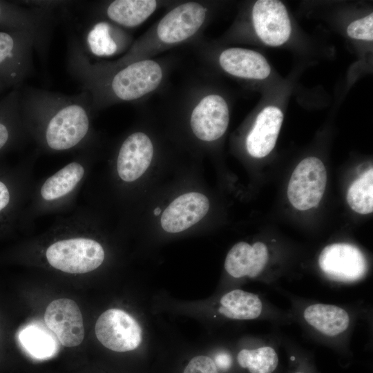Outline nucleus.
<instances>
[{"label": "nucleus", "instance_id": "f257e3e1", "mask_svg": "<svg viewBox=\"0 0 373 373\" xmlns=\"http://www.w3.org/2000/svg\"><path fill=\"white\" fill-rule=\"evenodd\" d=\"M67 69L89 94L93 113L147 97L159 88L166 75L164 66L150 58L120 66L93 62L75 37L68 42Z\"/></svg>", "mask_w": 373, "mask_h": 373}, {"label": "nucleus", "instance_id": "f03ea898", "mask_svg": "<svg viewBox=\"0 0 373 373\" xmlns=\"http://www.w3.org/2000/svg\"><path fill=\"white\" fill-rule=\"evenodd\" d=\"M19 90L23 126L47 149L66 151L86 142L93 113L86 91L65 95L30 86Z\"/></svg>", "mask_w": 373, "mask_h": 373}, {"label": "nucleus", "instance_id": "7ed1b4c3", "mask_svg": "<svg viewBox=\"0 0 373 373\" xmlns=\"http://www.w3.org/2000/svg\"><path fill=\"white\" fill-rule=\"evenodd\" d=\"M209 15L204 3L186 1L170 10L139 37L120 58L106 61L120 66L151 56L192 39L203 29Z\"/></svg>", "mask_w": 373, "mask_h": 373}, {"label": "nucleus", "instance_id": "20e7f679", "mask_svg": "<svg viewBox=\"0 0 373 373\" xmlns=\"http://www.w3.org/2000/svg\"><path fill=\"white\" fill-rule=\"evenodd\" d=\"M35 39L29 33L0 30V82L6 88L20 89L32 74Z\"/></svg>", "mask_w": 373, "mask_h": 373}, {"label": "nucleus", "instance_id": "39448f33", "mask_svg": "<svg viewBox=\"0 0 373 373\" xmlns=\"http://www.w3.org/2000/svg\"><path fill=\"white\" fill-rule=\"evenodd\" d=\"M105 254L101 244L87 237H73L52 243L46 251L50 266L68 274H85L98 268Z\"/></svg>", "mask_w": 373, "mask_h": 373}, {"label": "nucleus", "instance_id": "423d86ee", "mask_svg": "<svg viewBox=\"0 0 373 373\" xmlns=\"http://www.w3.org/2000/svg\"><path fill=\"white\" fill-rule=\"evenodd\" d=\"M51 10L0 1V30L29 33L36 41L37 52L46 57L53 24Z\"/></svg>", "mask_w": 373, "mask_h": 373}, {"label": "nucleus", "instance_id": "0eeeda50", "mask_svg": "<svg viewBox=\"0 0 373 373\" xmlns=\"http://www.w3.org/2000/svg\"><path fill=\"white\" fill-rule=\"evenodd\" d=\"M327 172L317 157L303 160L293 171L287 187V197L296 209L316 207L325 190Z\"/></svg>", "mask_w": 373, "mask_h": 373}, {"label": "nucleus", "instance_id": "6e6552de", "mask_svg": "<svg viewBox=\"0 0 373 373\" xmlns=\"http://www.w3.org/2000/svg\"><path fill=\"white\" fill-rule=\"evenodd\" d=\"M189 108L190 127L198 139L213 142L224 134L229 122V111L223 97L204 91L194 99Z\"/></svg>", "mask_w": 373, "mask_h": 373}, {"label": "nucleus", "instance_id": "1a4fd4ad", "mask_svg": "<svg viewBox=\"0 0 373 373\" xmlns=\"http://www.w3.org/2000/svg\"><path fill=\"white\" fill-rule=\"evenodd\" d=\"M98 341L106 348L117 352L135 350L142 340V330L138 322L120 309L103 312L95 324Z\"/></svg>", "mask_w": 373, "mask_h": 373}, {"label": "nucleus", "instance_id": "9d476101", "mask_svg": "<svg viewBox=\"0 0 373 373\" xmlns=\"http://www.w3.org/2000/svg\"><path fill=\"white\" fill-rule=\"evenodd\" d=\"M318 264L327 276L342 282L361 278L367 271V262L363 253L347 243H334L321 251Z\"/></svg>", "mask_w": 373, "mask_h": 373}, {"label": "nucleus", "instance_id": "9b49d317", "mask_svg": "<svg viewBox=\"0 0 373 373\" xmlns=\"http://www.w3.org/2000/svg\"><path fill=\"white\" fill-rule=\"evenodd\" d=\"M252 21L258 37L266 44L278 46L291 34V22L284 4L277 0H258L252 8Z\"/></svg>", "mask_w": 373, "mask_h": 373}, {"label": "nucleus", "instance_id": "f8f14e48", "mask_svg": "<svg viewBox=\"0 0 373 373\" xmlns=\"http://www.w3.org/2000/svg\"><path fill=\"white\" fill-rule=\"evenodd\" d=\"M44 321L64 346H77L84 338L80 309L71 299L63 298L51 302L46 309Z\"/></svg>", "mask_w": 373, "mask_h": 373}, {"label": "nucleus", "instance_id": "ddd939ff", "mask_svg": "<svg viewBox=\"0 0 373 373\" xmlns=\"http://www.w3.org/2000/svg\"><path fill=\"white\" fill-rule=\"evenodd\" d=\"M153 156V145L146 133L137 131L126 137L117 157V170L125 182H133L149 168Z\"/></svg>", "mask_w": 373, "mask_h": 373}, {"label": "nucleus", "instance_id": "4468645a", "mask_svg": "<svg viewBox=\"0 0 373 373\" xmlns=\"http://www.w3.org/2000/svg\"><path fill=\"white\" fill-rule=\"evenodd\" d=\"M209 208V200L204 195L198 192L184 193L166 208L161 217V225L169 233L182 231L199 222Z\"/></svg>", "mask_w": 373, "mask_h": 373}, {"label": "nucleus", "instance_id": "2eb2a0df", "mask_svg": "<svg viewBox=\"0 0 373 373\" xmlns=\"http://www.w3.org/2000/svg\"><path fill=\"white\" fill-rule=\"evenodd\" d=\"M283 120V114L276 106H267L259 113L246 139L247 150L251 156L261 158L273 150Z\"/></svg>", "mask_w": 373, "mask_h": 373}, {"label": "nucleus", "instance_id": "dca6fc26", "mask_svg": "<svg viewBox=\"0 0 373 373\" xmlns=\"http://www.w3.org/2000/svg\"><path fill=\"white\" fill-rule=\"evenodd\" d=\"M268 258V249L264 243L257 242L251 245L245 242H240L228 252L224 268L234 278H254L263 270Z\"/></svg>", "mask_w": 373, "mask_h": 373}, {"label": "nucleus", "instance_id": "f3484780", "mask_svg": "<svg viewBox=\"0 0 373 373\" xmlns=\"http://www.w3.org/2000/svg\"><path fill=\"white\" fill-rule=\"evenodd\" d=\"M220 67L234 77L262 79L270 74L271 68L266 59L259 52L242 48H227L220 54Z\"/></svg>", "mask_w": 373, "mask_h": 373}, {"label": "nucleus", "instance_id": "a211bd4d", "mask_svg": "<svg viewBox=\"0 0 373 373\" xmlns=\"http://www.w3.org/2000/svg\"><path fill=\"white\" fill-rule=\"evenodd\" d=\"M160 5L155 0H115L99 7V13L114 25L132 28L148 19Z\"/></svg>", "mask_w": 373, "mask_h": 373}, {"label": "nucleus", "instance_id": "6ab92c4d", "mask_svg": "<svg viewBox=\"0 0 373 373\" xmlns=\"http://www.w3.org/2000/svg\"><path fill=\"white\" fill-rule=\"evenodd\" d=\"M303 315L309 325L329 336L343 332L350 324L347 312L332 305L317 303L309 305L305 309Z\"/></svg>", "mask_w": 373, "mask_h": 373}, {"label": "nucleus", "instance_id": "aec40b11", "mask_svg": "<svg viewBox=\"0 0 373 373\" xmlns=\"http://www.w3.org/2000/svg\"><path fill=\"white\" fill-rule=\"evenodd\" d=\"M84 175L85 168L80 162L67 164L44 182L40 189L41 198L47 202L63 198L77 187Z\"/></svg>", "mask_w": 373, "mask_h": 373}, {"label": "nucleus", "instance_id": "412c9836", "mask_svg": "<svg viewBox=\"0 0 373 373\" xmlns=\"http://www.w3.org/2000/svg\"><path fill=\"white\" fill-rule=\"evenodd\" d=\"M220 305L219 312L235 320L255 319L260 315L262 309L258 296L241 289H234L223 295Z\"/></svg>", "mask_w": 373, "mask_h": 373}, {"label": "nucleus", "instance_id": "4be33fe9", "mask_svg": "<svg viewBox=\"0 0 373 373\" xmlns=\"http://www.w3.org/2000/svg\"><path fill=\"white\" fill-rule=\"evenodd\" d=\"M23 127L20 90L12 89L0 100V152L14 141Z\"/></svg>", "mask_w": 373, "mask_h": 373}, {"label": "nucleus", "instance_id": "5701e85b", "mask_svg": "<svg viewBox=\"0 0 373 373\" xmlns=\"http://www.w3.org/2000/svg\"><path fill=\"white\" fill-rule=\"evenodd\" d=\"M19 338L25 350L39 359L51 357L58 350L59 345L54 336L38 324L27 325L21 331Z\"/></svg>", "mask_w": 373, "mask_h": 373}, {"label": "nucleus", "instance_id": "b1692460", "mask_svg": "<svg viewBox=\"0 0 373 373\" xmlns=\"http://www.w3.org/2000/svg\"><path fill=\"white\" fill-rule=\"evenodd\" d=\"M238 364L250 373H272L278 363L275 350L269 346L257 349H242L237 356Z\"/></svg>", "mask_w": 373, "mask_h": 373}, {"label": "nucleus", "instance_id": "393cba45", "mask_svg": "<svg viewBox=\"0 0 373 373\" xmlns=\"http://www.w3.org/2000/svg\"><path fill=\"white\" fill-rule=\"evenodd\" d=\"M350 207L361 214L373 211V170L363 173L350 186L347 195Z\"/></svg>", "mask_w": 373, "mask_h": 373}, {"label": "nucleus", "instance_id": "a878e982", "mask_svg": "<svg viewBox=\"0 0 373 373\" xmlns=\"http://www.w3.org/2000/svg\"><path fill=\"white\" fill-rule=\"evenodd\" d=\"M373 14L352 22L347 28L348 35L353 39L372 41Z\"/></svg>", "mask_w": 373, "mask_h": 373}, {"label": "nucleus", "instance_id": "bb28decb", "mask_svg": "<svg viewBox=\"0 0 373 373\" xmlns=\"http://www.w3.org/2000/svg\"><path fill=\"white\" fill-rule=\"evenodd\" d=\"M183 373H218V371L211 358L198 355L189 361Z\"/></svg>", "mask_w": 373, "mask_h": 373}, {"label": "nucleus", "instance_id": "cd10ccee", "mask_svg": "<svg viewBox=\"0 0 373 373\" xmlns=\"http://www.w3.org/2000/svg\"><path fill=\"white\" fill-rule=\"evenodd\" d=\"M11 195L8 186L0 180V215L3 213L10 204Z\"/></svg>", "mask_w": 373, "mask_h": 373}, {"label": "nucleus", "instance_id": "c85d7f7f", "mask_svg": "<svg viewBox=\"0 0 373 373\" xmlns=\"http://www.w3.org/2000/svg\"><path fill=\"white\" fill-rule=\"evenodd\" d=\"M216 365L221 369L226 370L229 368L231 364V358L227 354H219L216 357Z\"/></svg>", "mask_w": 373, "mask_h": 373}, {"label": "nucleus", "instance_id": "c756f323", "mask_svg": "<svg viewBox=\"0 0 373 373\" xmlns=\"http://www.w3.org/2000/svg\"><path fill=\"white\" fill-rule=\"evenodd\" d=\"M6 88V86L2 83L0 82V93L3 90H5Z\"/></svg>", "mask_w": 373, "mask_h": 373}, {"label": "nucleus", "instance_id": "7c9ffc66", "mask_svg": "<svg viewBox=\"0 0 373 373\" xmlns=\"http://www.w3.org/2000/svg\"><path fill=\"white\" fill-rule=\"evenodd\" d=\"M160 213H161V209H159L158 207L156 208L154 211V213L155 216H158Z\"/></svg>", "mask_w": 373, "mask_h": 373}, {"label": "nucleus", "instance_id": "2f4dec72", "mask_svg": "<svg viewBox=\"0 0 373 373\" xmlns=\"http://www.w3.org/2000/svg\"><path fill=\"white\" fill-rule=\"evenodd\" d=\"M295 373H303V372H295Z\"/></svg>", "mask_w": 373, "mask_h": 373}]
</instances>
